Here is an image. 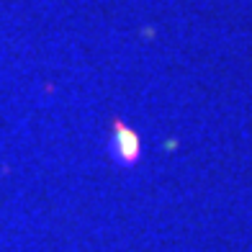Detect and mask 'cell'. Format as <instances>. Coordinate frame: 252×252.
I'll return each instance as SVG.
<instances>
[{
    "label": "cell",
    "instance_id": "cell-1",
    "mask_svg": "<svg viewBox=\"0 0 252 252\" xmlns=\"http://www.w3.org/2000/svg\"><path fill=\"white\" fill-rule=\"evenodd\" d=\"M119 144H121V150H124V157L126 159H131L136 155V136L131 131H124L119 129Z\"/></svg>",
    "mask_w": 252,
    "mask_h": 252
}]
</instances>
